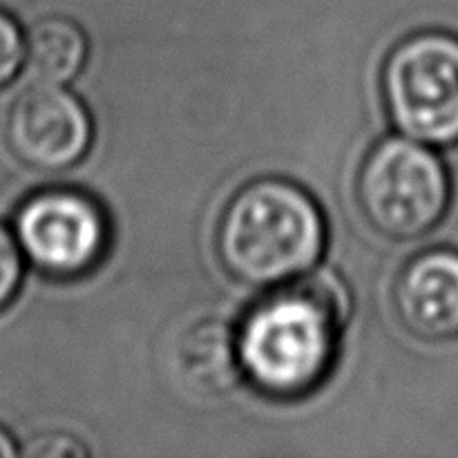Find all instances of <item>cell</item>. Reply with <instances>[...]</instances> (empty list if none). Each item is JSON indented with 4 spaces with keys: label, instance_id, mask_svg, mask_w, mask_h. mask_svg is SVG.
<instances>
[{
    "label": "cell",
    "instance_id": "2",
    "mask_svg": "<svg viewBox=\"0 0 458 458\" xmlns=\"http://www.w3.org/2000/svg\"><path fill=\"white\" fill-rule=\"evenodd\" d=\"M215 242L235 280L280 286L316 267L327 244L325 215L293 182L258 179L231 197Z\"/></svg>",
    "mask_w": 458,
    "mask_h": 458
},
{
    "label": "cell",
    "instance_id": "1",
    "mask_svg": "<svg viewBox=\"0 0 458 458\" xmlns=\"http://www.w3.org/2000/svg\"><path fill=\"white\" fill-rule=\"evenodd\" d=\"M347 316V289L331 271L284 282L237 329L242 374L271 398L304 396L329 374Z\"/></svg>",
    "mask_w": 458,
    "mask_h": 458
},
{
    "label": "cell",
    "instance_id": "3",
    "mask_svg": "<svg viewBox=\"0 0 458 458\" xmlns=\"http://www.w3.org/2000/svg\"><path fill=\"white\" fill-rule=\"evenodd\" d=\"M356 197L367 224L389 240H416L447 213L450 174L416 139L389 137L362 159Z\"/></svg>",
    "mask_w": 458,
    "mask_h": 458
},
{
    "label": "cell",
    "instance_id": "4",
    "mask_svg": "<svg viewBox=\"0 0 458 458\" xmlns=\"http://www.w3.org/2000/svg\"><path fill=\"white\" fill-rule=\"evenodd\" d=\"M389 119L405 137L458 143V36L419 31L389 52L380 74Z\"/></svg>",
    "mask_w": 458,
    "mask_h": 458
},
{
    "label": "cell",
    "instance_id": "13",
    "mask_svg": "<svg viewBox=\"0 0 458 458\" xmlns=\"http://www.w3.org/2000/svg\"><path fill=\"white\" fill-rule=\"evenodd\" d=\"M18 454L16 445H13V438L0 428V458H13Z\"/></svg>",
    "mask_w": 458,
    "mask_h": 458
},
{
    "label": "cell",
    "instance_id": "11",
    "mask_svg": "<svg viewBox=\"0 0 458 458\" xmlns=\"http://www.w3.org/2000/svg\"><path fill=\"white\" fill-rule=\"evenodd\" d=\"M22 280V255L16 237L0 224V311L9 307Z\"/></svg>",
    "mask_w": 458,
    "mask_h": 458
},
{
    "label": "cell",
    "instance_id": "5",
    "mask_svg": "<svg viewBox=\"0 0 458 458\" xmlns=\"http://www.w3.org/2000/svg\"><path fill=\"white\" fill-rule=\"evenodd\" d=\"M22 253L52 277H79L97 267L110 244V222L94 197L49 188L27 197L13 217Z\"/></svg>",
    "mask_w": 458,
    "mask_h": 458
},
{
    "label": "cell",
    "instance_id": "9",
    "mask_svg": "<svg viewBox=\"0 0 458 458\" xmlns=\"http://www.w3.org/2000/svg\"><path fill=\"white\" fill-rule=\"evenodd\" d=\"M88 40L74 21L49 16L36 22L25 38V63L31 76L45 83H67L83 67Z\"/></svg>",
    "mask_w": 458,
    "mask_h": 458
},
{
    "label": "cell",
    "instance_id": "12",
    "mask_svg": "<svg viewBox=\"0 0 458 458\" xmlns=\"http://www.w3.org/2000/svg\"><path fill=\"white\" fill-rule=\"evenodd\" d=\"M22 452L34 458L88 456V450L83 447V443L76 441L74 437H65V434H45V437L34 438Z\"/></svg>",
    "mask_w": 458,
    "mask_h": 458
},
{
    "label": "cell",
    "instance_id": "10",
    "mask_svg": "<svg viewBox=\"0 0 458 458\" xmlns=\"http://www.w3.org/2000/svg\"><path fill=\"white\" fill-rule=\"evenodd\" d=\"M25 63V36L18 22L0 9V88L13 81Z\"/></svg>",
    "mask_w": 458,
    "mask_h": 458
},
{
    "label": "cell",
    "instance_id": "7",
    "mask_svg": "<svg viewBox=\"0 0 458 458\" xmlns=\"http://www.w3.org/2000/svg\"><path fill=\"white\" fill-rule=\"evenodd\" d=\"M398 322L428 343L458 338V250L432 249L411 258L392 286Z\"/></svg>",
    "mask_w": 458,
    "mask_h": 458
},
{
    "label": "cell",
    "instance_id": "6",
    "mask_svg": "<svg viewBox=\"0 0 458 458\" xmlns=\"http://www.w3.org/2000/svg\"><path fill=\"white\" fill-rule=\"evenodd\" d=\"M88 107L61 83L38 81L13 101L4 121L7 146L25 165L58 173L83 159L92 143Z\"/></svg>",
    "mask_w": 458,
    "mask_h": 458
},
{
    "label": "cell",
    "instance_id": "8",
    "mask_svg": "<svg viewBox=\"0 0 458 458\" xmlns=\"http://www.w3.org/2000/svg\"><path fill=\"white\" fill-rule=\"evenodd\" d=\"M177 367L183 383L201 396L231 392L242 374L237 331L217 318L188 327L177 343Z\"/></svg>",
    "mask_w": 458,
    "mask_h": 458
}]
</instances>
